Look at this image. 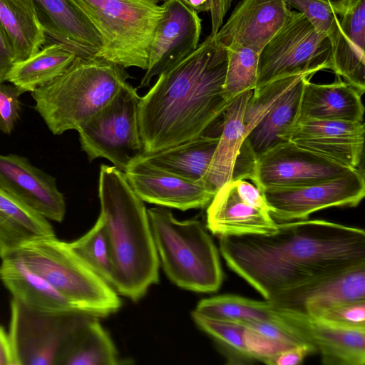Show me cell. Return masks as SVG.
<instances>
[{
    "label": "cell",
    "instance_id": "obj_1",
    "mask_svg": "<svg viewBox=\"0 0 365 365\" xmlns=\"http://www.w3.org/2000/svg\"><path fill=\"white\" fill-rule=\"evenodd\" d=\"M219 239L227 265L266 300L365 266L364 230L323 220L282 222L270 234Z\"/></svg>",
    "mask_w": 365,
    "mask_h": 365
},
{
    "label": "cell",
    "instance_id": "obj_2",
    "mask_svg": "<svg viewBox=\"0 0 365 365\" xmlns=\"http://www.w3.org/2000/svg\"><path fill=\"white\" fill-rule=\"evenodd\" d=\"M227 49L210 34L187 57L158 76L140 97L138 119L144 153L205 135L230 101L224 91Z\"/></svg>",
    "mask_w": 365,
    "mask_h": 365
},
{
    "label": "cell",
    "instance_id": "obj_3",
    "mask_svg": "<svg viewBox=\"0 0 365 365\" xmlns=\"http://www.w3.org/2000/svg\"><path fill=\"white\" fill-rule=\"evenodd\" d=\"M98 195L99 217L112 267L111 286L118 294L137 301L159 280L160 261L147 209L124 173L114 166L101 165Z\"/></svg>",
    "mask_w": 365,
    "mask_h": 365
},
{
    "label": "cell",
    "instance_id": "obj_4",
    "mask_svg": "<svg viewBox=\"0 0 365 365\" xmlns=\"http://www.w3.org/2000/svg\"><path fill=\"white\" fill-rule=\"evenodd\" d=\"M128 78L124 68L102 58L76 56L61 76L31 92L34 109L54 135L77 130L113 98Z\"/></svg>",
    "mask_w": 365,
    "mask_h": 365
},
{
    "label": "cell",
    "instance_id": "obj_5",
    "mask_svg": "<svg viewBox=\"0 0 365 365\" xmlns=\"http://www.w3.org/2000/svg\"><path fill=\"white\" fill-rule=\"evenodd\" d=\"M147 211L159 261L170 280L189 291H217L223 272L207 227L197 220H178L165 208Z\"/></svg>",
    "mask_w": 365,
    "mask_h": 365
},
{
    "label": "cell",
    "instance_id": "obj_6",
    "mask_svg": "<svg viewBox=\"0 0 365 365\" xmlns=\"http://www.w3.org/2000/svg\"><path fill=\"white\" fill-rule=\"evenodd\" d=\"M6 257L40 275L79 311L103 317L121 307L117 292L56 235L28 242Z\"/></svg>",
    "mask_w": 365,
    "mask_h": 365
},
{
    "label": "cell",
    "instance_id": "obj_7",
    "mask_svg": "<svg viewBox=\"0 0 365 365\" xmlns=\"http://www.w3.org/2000/svg\"><path fill=\"white\" fill-rule=\"evenodd\" d=\"M103 41L98 57L146 70L163 5L147 0H75Z\"/></svg>",
    "mask_w": 365,
    "mask_h": 365
},
{
    "label": "cell",
    "instance_id": "obj_8",
    "mask_svg": "<svg viewBox=\"0 0 365 365\" xmlns=\"http://www.w3.org/2000/svg\"><path fill=\"white\" fill-rule=\"evenodd\" d=\"M314 74L306 72L279 78L253 91L245 108L246 136L235 168V178L246 179L260 155L289 141L299 120L304 83Z\"/></svg>",
    "mask_w": 365,
    "mask_h": 365
},
{
    "label": "cell",
    "instance_id": "obj_9",
    "mask_svg": "<svg viewBox=\"0 0 365 365\" xmlns=\"http://www.w3.org/2000/svg\"><path fill=\"white\" fill-rule=\"evenodd\" d=\"M93 317L78 310L40 311L12 298L9 334L16 365H58L66 346Z\"/></svg>",
    "mask_w": 365,
    "mask_h": 365
},
{
    "label": "cell",
    "instance_id": "obj_10",
    "mask_svg": "<svg viewBox=\"0 0 365 365\" xmlns=\"http://www.w3.org/2000/svg\"><path fill=\"white\" fill-rule=\"evenodd\" d=\"M136 90L127 81L113 98L76 130L89 161L103 158L124 173L143 152Z\"/></svg>",
    "mask_w": 365,
    "mask_h": 365
},
{
    "label": "cell",
    "instance_id": "obj_11",
    "mask_svg": "<svg viewBox=\"0 0 365 365\" xmlns=\"http://www.w3.org/2000/svg\"><path fill=\"white\" fill-rule=\"evenodd\" d=\"M332 46L304 16L291 11L289 16L259 53L255 90L284 77L331 70Z\"/></svg>",
    "mask_w": 365,
    "mask_h": 365
},
{
    "label": "cell",
    "instance_id": "obj_12",
    "mask_svg": "<svg viewBox=\"0 0 365 365\" xmlns=\"http://www.w3.org/2000/svg\"><path fill=\"white\" fill-rule=\"evenodd\" d=\"M262 192L271 216L282 222L309 219L313 212L329 207L357 206L365 196V180L358 168L306 185Z\"/></svg>",
    "mask_w": 365,
    "mask_h": 365
},
{
    "label": "cell",
    "instance_id": "obj_13",
    "mask_svg": "<svg viewBox=\"0 0 365 365\" xmlns=\"http://www.w3.org/2000/svg\"><path fill=\"white\" fill-rule=\"evenodd\" d=\"M351 170L286 141L260 155L247 179L262 191L306 185L338 177Z\"/></svg>",
    "mask_w": 365,
    "mask_h": 365
},
{
    "label": "cell",
    "instance_id": "obj_14",
    "mask_svg": "<svg viewBox=\"0 0 365 365\" xmlns=\"http://www.w3.org/2000/svg\"><path fill=\"white\" fill-rule=\"evenodd\" d=\"M124 174L143 202L183 211L207 207L216 192L206 182L191 180L161 169L140 154L130 161Z\"/></svg>",
    "mask_w": 365,
    "mask_h": 365
},
{
    "label": "cell",
    "instance_id": "obj_15",
    "mask_svg": "<svg viewBox=\"0 0 365 365\" xmlns=\"http://www.w3.org/2000/svg\"><path fill=\"white\" fill-rule=\"evenodd\" d=\"M163 14L151 44L148 67L139 87L193 52L199 45L202 20L181 0H165Z\"/></svg>",
    "mask_w": 365,
    "mask_h": 365
},
{
    "label": "cell",
    "instance_id": "obj_16",
    "mask_svg": "<svg viewBox=\"0 0 365 365\" xmlns=\"http://www.w3.org/2000/svg\"><path fill=\"white\" fill-rule=\"evenodd\" d=\"M364 122L298 120L289 141L315 155L351 169H358L363 157Z\"/></svg>",
    "mask_w": 365,
    "mask_h": 365
},
{
    "label": "cell",
    "instance_id": "obj_17",
    "mask_svg": "<svg viewBox=\"0 0 365 365\" xmlns=\"http://www.w3.org/2000/svg\"><path fill=\"white\" fill-rule=\"evenodd\" d=\"M0 187L48 220L61 222L66 214L55 178L15 154H0Z\"/></svg>",
    "mask_w": 365,
    "mask_h": 365
},
{
    "label": "cell",
    "instance_id": "obj_18",
    "mask_svg": "<svg viewBox=\"0 0 365 365\" xmlns=\"http://www.w3.org/2000/svg\"><path fill=\"white\" fill-rule=\"evenodd\" d=\"M290 12L284 0H242L215 36L226 48L245 47L259 53Z\"/></svg>",
    "mask_w": 365,
    "mask_h": 365
},
{
    "label": "cell",
    "instance_id": "obj_19",
    "mask_svg": "<svg viewBox=\"0 0 365 365\" xmlns=\"http://www.w3.org/2000/svg\"><path fill=\"white\" fill-rule=\"evenodd\" d=\"M273 308L282 322L319 352L322 364L364 365L365 330L342 329L302 312Z\"/></svg>",
    "mask_w": 365,
    "mask_h": 365
},
{
    "label": "cell",
    "instance_id": "obj_20",
    "mask_svg": "<svg viewBox=\"0 0 365 365\" xmlns=\"http://www.w3.org/2000/svg\"><path fill=\"white\" fill-rule=\"evenodd\" d=\"M46 34L73 51L78 56L98 57L101 35L75 0H32Z\"/></svg>",
    "mask_w": 365,
    "mask_h": 365
},
{
    "label": "cell",
    "instance_id": "obj_21",
    "mask_svg": "<svg viewBox=\"0 0 365 365\" xmlns=\"http://www.w3.org/2000/svg\"><path fill=\"white\" fill-rule=\"evenodd\" d=\"M268 301L274 307L307 314L337 304L365 301V266L312 282Z\"/></svg>",
    "mask_w": 365,
    "mask_h": 365
},
{
    "label": "cell",
    "instance_id": "obj_22",
    "mask_svg": "<svg viewBox=\"0 0 365 365\" xmlns=\"http://www.w3.org/2000/svg\"><path fill=\"white\" fill-rule=\"evenodd\" d=\"M207 207L206 227L218 237L267 235L277 230L278 222L269 212L242 199L233 180L216 191Z\"/></svg>",
    "mask_w": 365,
    "mask_h": 365
},
{
    "label": "cell",
    "instance_id": "obj_23",
    "mask_svg": "<svg viewBox=\"0 0 365 365\" xmlns=\"http://www.w3.org/2000/svg\"><path fill=\"white\" fill-rule=\"evenodd\" d=\"M331 41V70L360 93L365 91V0H351Z\"/></svg>",
    "mask_w": 365,
    "mask_h": 365
},
{
    "label": "cell",
    "instance_id": "obj_24",
    "mask_svg": "<svg viewBox=\"0 0 365 365\" xmlns=\"http://www.w3.org/2000/svg\"><path fill=\"white\" fill-rule=\"evenodd\" d=\"M331 83L306 81L302 95L299 120L315 119L363 122L361 93L336 76Z\"/></svg>",
    "mask_w": 365,
    "mask_h": 365
},
{
    "label": "cell",
    "instance_id": "obj_25",
    "mask_svg": "<svg viewBox=\"0 0 365 365\" xmlns=\"http://www.w3.org/2000/svg\"><path fill=\"white\" fill-rule=\"evenodd\" d=\"M252 94L253 91L241 93L230 102L223 113L219 140L206 176L207 182L215 191L233 179L246 136L245 108Z\"/></svg>",
    "mask_w": 365,
    "mask_h": 365
},
{
    "label": "cell",
    "instance_id": "obj_26",
    "mask_svg": "<svg viewBox=\"0 0 365 365\" xmlns=\"http://www.w3.org/2000/svg\"><path fill=\"white\" fill-rule=\"evenodd\" d=\"M1 260L0 279L12 298L30 308L43 312L78 310L46 279L19 260L12 257Z\"/></svg>",
    "mask_w": 365,
    "mask_h": 365
},
{
    "label": "cell",
    "instance_id": "obj_27",
    "mask_svg": "<svg viewBox=\"0 0 365 365\" xmlns=\"http://www.w3.org/2000/svg\"><path fill=\"white\" fill-rule=\"evenodd\" d=\"M55 235L49 220L0 187V259L31 240Z\"/></svg>",
    "mask_w": 365,
    "mask_h": 365
},
{
    "label": "cell",
    "instance_id": "obj_28",
    "mask_svg": "<svg viewBox=\"0 0 365 365\" xmlns=\"http://www.w3.org/2000/svg\"><path fill=\"white\" fill-rule=\"evenodd\" d=\"M218 140L219 135L205 134L156 152H143L140 155L161 169L191 180L207 182V170Z\"/></svg>",
    "mask_w": 365,
    "mask_h": 365
},
{
    "label": "cell",
    "instance_id": "obj_29",
    "mask_svg": "<svg viewBox=\"0 0 365 365\" xmlns=\"http://www.w3.org/2000/svg\"><path fill=\"white\" fill-rule=\"evenodd\" d=\"M0 30L18 62L38 51L46 38L32 0H0Z\"/></svg>",
    "mask_w": 365,
    "mask_h": 365
},
{
    "label": "cell",
    "instance_id": "obj_30",
    "mask_svg": "<svg viewBox=\"0 0 365 365\" xmlns=\"http://www.w3.org/2000/svg\"><path fill=\"white\" fill-rule=\"evenodd\" d=\"M76 56L73 51L63 43H49L31 57L16 63L7 81L22 93L32 92L61 76Z\"/></svg>",
    "mask_w": 365,
    "mask_h": 365
},
{
    "label": "cell",
    "instance_id": "obj_31",
    "mask_svg": "<svg viewBox=\"0 0 365 365\" xmlns=\"http://www.w3.org/2000/svg\"><path fill=\"white\" fill-rule=\"evenodd\" d=\"M99 317H92L71 339L58 365H115L123 363Z\"/></svg>",
    "mask_w": 365,
    "mask_h": 365
},
{
    "label": "cell",
    "instance_id": "obj_32",
    "mask_svg": "<svg viewBox=\"0 0 365 365\" xmlns=\"http://www.w3.org/2000/svg\"><path fill=\"white\" fill-rule=\"evenodd\" d=\"M194 312L212 319L240 323L277 319L268 300H255L231 294L202 299Z\"/></svg>",
    "mask_w": 365,
    "mask_h": 365
},
{
    "label": "cell",
    "instance_id": "obj_33",
    "mask_svg": "<svg viewBox=\"0 0 365 365\" xmlns=\"http://www.w3.org/2000/svg\"><path fill=\"white\" fill-rule=\"evenodd\" d=\"M192 317L197 327L217 343L230 364L253 361L245 344V327L242 323L207 317L194 311Z\"/></svg>",
    "mask_w": 365,
    "mask_h": 365
},
{
    "label": "cell",
    "instance_id": "obj_34",
    "mask_svg": "<svg viewBox=\"0 0 365 365\" xmlns=\"http://www.w3.org/2000/svg\"><path fill=\"white\" fill-rule=\"evenodd\" d=\"M68 245L86 265L111 286L112 267L108 244L103 221L99 217L88 232L76 240L68 242Z\"/></svg>",
    "mask_w": 365,
    "mask_h": 365
},
{
    "label": "cell",
    "instance_id": "obj_35",
    "mask_svg": "<svg viewBox=\"0 0 365 365\" xmlns=\"http://www.w3.org/2000/svg\"><path fill=\"white\" fill-rule=\"evenodd\" d=\"M227 49V65L224 91L231 101L257 86L259 53L245 47Z\"/></svg>",
    "mask_w": 365,
    "mask_h": 365
},
{
    "label": "cell",
    "instance_id": "obj_36",
    "mask_svg": "<svg viewBox=\"0 0 365 365\" xmlns=\"http://www.w3.org/2000/svg\"><path fill=\"white\" fill-rule=\"evenodd\" d=\"M289 8L302 14L320 34L334 37L339 27V17L332 6L322 0H284Z\"/></svg>",
    "mask_w": 365,
    "mask_h": 365
},
{
    "label": "cell",
    "instance_id": "obj_37",
    "mask_svg": "<svg viewBox=\"0 0 365 365\" xmlns=\"http://www.w3.org/2000/svg\"><path fill=\"white\" fill-rule=\"evenodd\" d=\"M309 315L336 327L365 330V301L326 307Z\"/></svg>",
    "mask_w": 365,
    "mask_h": 365
},
{
    "label": "cell",
    "instance_id": "obj_38",
    "mask_svg": "<svg viewBox=\"0 0 365 365\" xmlns=\"http://www.w3.org/2000/svg\"><path fill=\"white\" fill-rule=\"evenodd\" d=\"M22 92L14 85L0 82V130L10 135L19 118Z\"/></svg>",
    "mask_w": 365,
    "mask_h": 365
},
{
    "label": "cell",
    "instance_id": "obj_39",
    "mask_svg": "<svg viewBox=\"0 0 365 365\" xmlns=\"http://www.w3.org/2000/svg\"><path fill=\"white\" fill-rule=\"evenodd\" d=\"M232 180L236 190L242 199L257 208L269 212L263 192L256 185L251 184L243 178Z\"/></svg>",
    "mask_w": 365,
    "mask_h": 365
},
{
    "label": "cell",
    "instance_id": "obj_40",
    "mask_svg": "<svg viewBox=\"0 0 365 365\" xmlns=\"http://www.w3.org/2000/svg\"><path fill=\"white\" fill-rule=\"evenodd\" d=\"M316 353L315 349L309 344H302L287 348L274 358L272 365H297L301 364L305 357Z\"/></svg>",
    "mask_w": 365,
    "mask_h": 365
},
{
    "label": "cell",
    "instance_id": "obj_41",
    "mask_svg": "<svg viewBox=\"0 0 365 365\" xmlns=\"http://www.w3.org/2000/svg\"><path fill=\"white\" fill-rule=\"evenodd\" d=\"M16 63V55L0 30V82L7 81L10 71Z\"/></svg>",
    "mask_w": 365,
    "mask_h": 365
},
{
    "label": "cell",
    "instance_id": "obj_42",
    "mask_svg": "<svg viewBox=\"0 0 365 365\" xmlns=\"http://www.w3.org/2000/svg\"><path fill=\"white\" fill-rule=\"evenodd\" d=\"M232 1V0H212V8L210 11L212 23L211 34L215 35L222 26Z\"/></svg>",
    "mask_w": 365,
    "mask_h": 365
},
{
    "label": "cell",
    "instance_id": "obj_43",
    "mask_svg": "<svg viewBox=\"0 0 365 365\" xmlns=\"http://www.w3.org/2000/svg\"><path fill=\"white\" fill-rule=\"evenodd\" d=\"M0 365H16L9 332L0 325Z\"/></svg>",
    "mask_w": 365,
    "mask_h": 365
},
{
    "label": "cell",
    "instance_id": "obj_44",
    "mask_svg": "<svg viewBox=\"0 0 365 365\" xmlns=\"http://www.w3.org/2000/svg\"><path fill=\"white\" fill-rule=\"evenodd\" d=\"M189 8L197 14L210 11L212 8V0H181Z\"/></svg>",
    "mask_w": 365,
    "mask_h": 365
},
{
    "label": "cell",
    "instance_id": "obj_45",
    "mask_svg": "<svg viewBox=\"0 0 365 365\" xmlns=\"http://www.w3.org/2000/svg\"><path fill=\"white\" fill-rule=\"evenodd\" d=\"M329 4L336 14L340 16L346 9L351 0H322Z\"/></svg>",
    "mask_w": 365,
    "mask_h": 365
},
{
    "label": "cell",
    "instance_id": "obj_46",
    "mask_svg": "<svg viewBox=\"0 0 365 365\" xmlns=\"http://www.w3.org/2000/svg\"><path fill=\"white\" fill-rule=\"evenodd\" d=\"M147 1H150L158 4V2L161 1H165V0H147Z\"/></svg>",
    "mask_w": 365,
    "mask_h": 365
},
{
    "label": "cell",
    "instance_id": "obj_47",
    "mask_svg": "<svg viewBox=\"0 0 365 365\" xmlns=\"http://www.w3.org/2000/svg\"></svg>",
    "mask_w": 365,
    "mask_h": 365
}]
</instances>
